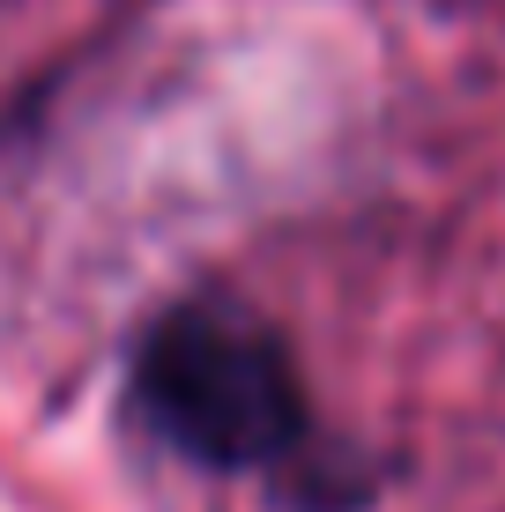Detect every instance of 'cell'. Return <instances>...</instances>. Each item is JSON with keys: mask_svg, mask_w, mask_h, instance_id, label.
Returning a JSON list of instances; mask_svg holds the SVG:
<instances>
[{"mask_svg": "<svg viewBox=\"0 0 505 512\" xmlns=\"http://www.w3.org/2000/svg\"><path fill=\"white\" fill-rule=\"evenodd\" d=\"M127 394H134V416L171 453H186L216 475L275 468L312 431V401H305L290 342L268 320L216 305V297L164 312L142 334Z\"/></svg>", "mask_w": 505, "mask_h": 512, "instance_id": "cell-1", "label": "cell"}]
</instances>
